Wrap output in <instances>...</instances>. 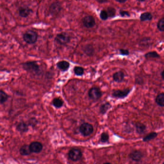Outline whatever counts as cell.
Here are the masks:
<instances>
[{"label": "cell", "instance_id": "cell-1", "mask_svg": "<svg viewBox=\"0 0 164 164\" xmlns=\"http://www.w3.org/2000/svg\"><path fill=\"white\" fill-rule=\"evenodd\" d=\"M22 65L23 68L28 72L37 75L40 73V66L36 61L26 62Z\"/></svg>", "mask_w": 164, "mask_h": 164}, {"label": "cell", "instance_id": "cell-2", "mask_svg": "<svg viewBox=\"0 0 164 164\" xmlns=\"http://www.w3.org/2000/svg\"><path fill=\"white\" fill-rule=\"evenodd\" d=\"M38 35L36 32L33 30H29L23 34V40L27 44H33L37 41Z\"/></svg>", "mask_w": 164, "mask_h": 164}, {"label": "cell", "instance_id": "cell-3", "mask_svg": "<svg viewBox=\"0 0 164 164\" xmlns=\"http://www.w3.org/2000/svg\"><path fill=\"white\" fill-rule=\"evenodd\" d=\"M70 37L69 35L66 33H60L56 36L55 41L60 45H65L70 41Z\"/></svg>", "mask_w": 164, "mask_h": 164}, {"label": "cell", "instance_id": "cell-4", "mask_svg": "<svg viewBox=\"0 0 164 164\" xmlns=\"http://www.w3.org/2000/svg\"><path fill=\"white\" fill-rule=\"evenodd\" d=\"M102 96V93L101 91L98 87H92L89 91V97L92 100H98Z\"/></svg>", "mask_w": 164, "mask_h": 164}, {"label": "cell", "instance_id": "cell-5", "mask_svg": "<svg viewBox=\"0 0 164 164\" xmlns=\"http://www.w3.org/2000/svg\"><path fill=\"white\" fill-rule=\"evenodd\" d=\"M80 131L84 136H87L92 134L93 131V128L90 124L84 123L80 126Z\"/></svg>", "mask_w": 164, "mask_h": 164}, {"label": "cell", "instance_id": "cell-6", "mask_svg": "<svg viewBox=\"0 0 164 164\" xmlns=\"http://www.w3.org/2000/svg\"><path fill=\"white\" fill-rule=\"evenodd\" d=\"M69 157L74 161H77L82 157V153L80 150L77 149H71L68 153Z\"/></svg>", "mask_w": 164, "mask_h": 164}, {"label": "cell", "instance_id": "cell-7", "mask_svg": "<svg viewBox=\"0 0 164 164\" xmlns=\"http://www.w3.org/2000/svg\"><path fill=\"white\" fill-rule=\"evenodd\" d=\"M130 91L131 90L129 89H127L124 90H117L113 92L112 96L116 98H124L129 94Z\"/></svg>", "mask_w": 164, "mask_h": 164}, {"label": "cell", "instance_id": "cell-8", "mask_svg": "<svg viewBox=\"0 0 164 164\" xmlns=\"http://www.w3.org/2000/svg\"><path fill=\"white\" fill-rule=\"evenodd\" d=\"M62 9L61 4L59 2H54L51 4L49 8V12L53 16L58 14Z\"/></svg>", "mask_w": 164, "mask_h": 164}, {"label": "cell", "instance_id": "cell-9", "mask_svg": "<svg viewBox=\"0 0 164 164\" xmlns=\"http://www.w3.org/2000/svg\"><path fill=\"white\" fill-rule=\"evenodd\" d=\"M82 23L86 28H93L96 25V20L93 16H87L84 17Z\"/></svg>", "mask_w": 164, "mask_h": 164}, {"label": "cell", "instance_id": "cell-10", "mask_svg": "<svg viewBox=\"0 0 164 164\" xmlns=\"http://www.w3.org/2000/svg\"><path fill=\"white\" fill-rule=\"evenodd\" d=\"M29 146L32 153H39L41 152L42 149V145L39 142L35 141L32 142V144L29 145Z\"/></svg>", "mask_w": 164, "mask_h": 164}, {"label": "cell", "instance_id": "cell-11", "mask_svg": "<svg viewBox=\"0 0 164 164\" xmlns=\"http://www.w3.org/2000/svg\"><path fill=\"white\" fill-rule=\"evenodd\" d=\"M32 10L28 7H21L18 10V14L22 17H26L32 12Z\"/></svg>", "mask_w": 164, "mask_h": 164}, {"label": "cell", "instance_id": "cell-12", "mask_svg": "<svg viewBox=\"0 0 164 164\" xmlns=\"http://www.w3.org/2000/svg\"><path fill=\"white\" fill-rule=\"evenodd\" d=\"M57 68L62 71H65L68 70L70 66V64L66 61H60L56 64Z\"/></svg>", "mask_w": 164, "mask_h": 164}, {"label": "cell", "instance_id": "cell-13", "mask_svg": "<svg viewBox=\"0 0 164 164\" xmlns=\"http://www.w3.org/2000/svg\"><path fill=\"white\" fill-rule=\"evenodd\" d=\"M20 152L22 156H28L32 153L30 149V146L28 145H24L21 147Z\"/></svg>", "mask_w": 164, "mask_h": 164}, {"label": "cell", "instance_id": "cell-14", "mask_svg": "<svg viewBox=\"0 0 164 164\" xmlns=\"http://www.w3.org/2000/svg\"><path fill=\"white\" fill-rule=\"evenodd\" d=\"M129 157L132 160L139 161L142 158V154L141 152L140 151H135L130 153Z\"/></svg>", "mask_w": 164, "mask_h": 164}, {"label": "cell", "instance_id": "cell-15", "mask_svg": "<svg viewBox=\"0 0 164 164\" xmlns=\"http://www.w3.org/2000/svg\"><path fill=\"white\" fill-rule=\"evenodd\" d=\"M124 74L122 72L118 71L117 72L114 74L113 78L115 82H121L124 80Z\"/></svg>", "mask_w": 164, "mask_h": 164}, {"label": "cell", "instance_id": "cell-16", "mask_svg": "<svg viewBox=\"0 0 164 164\" xmlns=\"http://www.w3.org/2000/svg\"><path fill=\"white\" fill-rule=\"evenodd\" d=\"M156 103L160 106H164V93L158 94L156 99Z\"/></svg>", "mask_w": 164, "mask_h": 164}, {"label": "cell", "instance_id": "cell-17", "mask_svg": "<svg viewBox=\"0 0 164 164\" xmlns=\"http://www.w3.org/2000/svg\"><path fill=\"white\" fill-rule=\"evenodd\" d=\"M153 18V16L151 13L149 12H145L142 13L141 17L140 20L141 21H145L151 20Z\"/></svg>", "mask_w": 164, "mask_h": 164}, {"label": "cell", "instance_id": "cell-18", "mask_svg": "<svg viewBox=\"0 0 164 164\" xmlns=\"http://www.w3.org/2000/svg\"><path fill=\"white\" fill-rule=\"evenodd\" d=\"M63 101L62 100L59 98H56L53 101V104L56 108H61L63 105Z\"/></svg>", "mask_w": 164, "mask_h": 164}, {"label": "cell", "instance_id": "cell-19", "mask_svg": "<svg viewBox=\"0 0 164 164\" xmlns=\"http://www.w3.org/2000/svg\"><path fill=\"white\" fill-rule=\"evenodd\" d=\"M17 129L20 132H27L28 131V126L26 123L21 122L17 126Z\"/></svg>", "mask_w": 164, "mask_h": 164}, {"label": "cell", "instance_id": "cell-20", "mask_svg": "<svg viewBox=\"0 0 164 164\" xmlns=\"http://www.w3.org/2000/svg\"><path fill=\"white\" fill-rule=\"evenodd\" d=\"M0 96H1V104H3L5 103L9 98V96L3 90L0 91Z\"/></svg>", "mask_w": 164, "mask_h": 164}, {"label": "cell", "instance_id": "cell-21", "mask_svg": "<svg viewBox=\"0 0 164 164\" xmlns=\"http://www.w3.org/2000/svg\"><path fill=\"white\" fill-rule=\"evenodd\" d=\"M74 72L77 76H81L84 73V69L80 66H75L74 68Z\"/></svg>", "mask_w": 164, "mask_h": 164}, {"label": "cell", "instance_id": "cell-22", "mask_svg": "<svg viewBox=\"0 0 164 164\" xmlns=\"http://www.w3.org/2000/svg\"><path fill=\"white\" fill-rule=\"evenodd\" d=\"M145 57L146 58H158L160 57V56L156 52H151L146 53L145 55Z\"/></svg>", "mask_w": 164, "mask_h": 164}, {"label": "cell", "instance_id": "cell-23", "mask_svg": "<svg viewBox=\"0 0 164 164\" xmlns=\"http://www.w3.org/2000/svg\"><path fill=\"white\" fill-rule=\"evenodd\" d=\"M156 133V132H152L151 133H150L148 135H147V136L145 137L143 139V141H149L150 140H153L157 136Z\"/></svg>", "mask_w": 164, "mask_h": 164}, {"label": "cell", "instance_id": "cell-24", "mask_svg": "<svg viewBox=\"0 0 164 164\" xmlns=\"http://www.w3.org/2000/svg\"><path fill=\"white\" fill-rule=\"evenodd\" d=\"M110 108V105L109 103H106L102 105L100 107V112L102 114L105 113L106 111Z\"/></svg>", "mask_w": 164, "mask_h": 164}, {"label": "cell", "instance_id": "cell-25", "mask_svg": "<svg viewBox=\"0 0 164 164\" xmlns=\"http://www.w3.org/2000/svg\"><path fill=\"white\" fill-rule=\"evenodd\" d=\"M136 127L138 132L139 133H142L144 132V130H145V129H146L145 126L144 125L141 124V123L137 124L136 125Z\"/></svg>", "mask_w": 164, "mask_h": 164}, {"label": "cell", "instance_id": "cell-26", "mask_svg": "<svg viewBox=\"0 0 164 164\" xmlns=\"http://www.w3.org/2000/svg\"><path fill=\"white\" fill-rule=\"evenodd\" d=\"M157 28L161 32H164V18H162L159 20L157 23Z\"/></svg>", "mask_w": 164, "mask_h": 164}, {"label": "cell", "instance_id": "cell-27", "mask_svg": "<svg viewBox=\"0 0 164 164\" xmlns=\"http://www.w3.org/2000/svg\"><path fill=\"white\" fill-rule=\"evenodd\" d=\"M108 17H115L116 15V11L115 9L113 8H109L108 9Z\"/></svg>", "mask_w": 164, "mask_h": 164}, {"label": "cell", "instance_id": "cell-28", "mask_svg": "<svg viewBox=\"0 0 164 164\" xmlns=\"http://www.w3.org/2000/svg\"><path fill=\"white\" fill-rule=\"evenodd\" d=\"M100 17L102 20H105L108 19L109 17L108 15V12L105 10H102L101 11L100 14Z\"/></svg>", "mask_w": 164, "mask_h": 164}, {"label": "cell", "instance_id": "cell-29", "mask_svg": "<svg viewBox=\"0 0 164 164\" xmlns=\"http://www.w3.org/2000/svg\"><path fill=\"white\" fill-rule=\"evenodd\" d=\"M109 139V136L106 133H103L101 136V141L103 142L108 141Z\"/></svg>", "mask_w": 164, "mask_h": 164}, {"label": "cell", "instance_id": "cell-30", "mask_svg": "<svg viewBox=\"0 0 164 164\" xmlns=\"http://www.w3.org/2000/svg\"><path fill=\"white\" fill-rule=\"evenodd\" d=\"M84 52L87 53V55L90 56V54H92L93 53V49H92V47L91 46H90V45L89 46H86V48H85V49L84 50Z\"/></svg>", "mask_w": 164, "mask_h": 164}, {"label": "cell", "instance_id": "cell-31", "mask_svg": "<svg viewBox=\"0 0 164 164\" xmlns=\"http://www.w3.org/2000/svg\"><path fill=\"white\" fill-rule=\"evenodd\" d=\"M120 15L122 17H129L130 14L128 11H120Z\"/></svg>", "mask_w": 164, "mask_h": 164}, {"label": "cell", "instance_id": "cell-32", "mask_svg": "<svg viewBox=\"0 0 164 164\" xmlns=\"http://www.w3.org/2000/svg\"><path fill=\"white\" fill-rule=\"evenodd\" d=\"M120 53L123 56H128L129 54V51L128 50L120 49Z\"/></svg>", "mask_w": 164, "mask_h": 164}, {"label": "cell", "instance_id": "cell-33", "mask_svg": "<svg viewBox=\"0 0 164 164\" xmlns=\"http://www.w3.org/2000/svg\"><path fill=\"white\" fill-rule=\"evenodd\" d=\"M117 2H118V3H125V2H126V1H125V0H123V1H122V0H121V1H119V0H118V1H117Z\"/></svg>", "mask_w": 164, "mask_h": 164}, {"label": "cell", "instance_id": "cell-34", "mask_svg": "<svg viewBox=\"0 0 164 164\" xmlns=\"http://www.w3.org/2000/svg\"><path fill=\"white\" fill-rule=\"evenodd\" d=\"M97 2L100 3H106V2H108V1H101V0H100V1H97Z\"/></svg>", "mask_w": 164, "mask_h": 164}, {"label": "cell", "instance_id": "cell-35", "mask_svg": "<svg viewBox=\"0 0 164 164\" xmlns=\"http://www.w3.org/2000/svg\"><path fill=\"white\" fill-rule=\"evenodd\" d=\"M162 77L163 80H164V70L162 73Z\"/></svg>", "mask_w": 164, "mask_h": 164}, {"label": "cell", "instance_id": "cell-36", "mask_svg": "<svg viewBox=\"0 0 164 164\" xmlns=\"http://www.w3.org/2000/svg\"><path fill=\"white\" fill-rule=\"evenodd\" d=\"M110 164V163H105V164Z\"/></svg>", "mask_w": 164, "mask_h": 164}, {"label": "cell", "instance_id": "cell-37", "mask_svg": "<svg viewBox=\"0 0 164 164\" xmlns=\"http://www.w3.org/2000/svg\"><path fill=\"white\" fill-rule=\"evenodd\" d=\"M163 164H164V163H163Z\"/></svg>", "mask_w": 164, "mask_h": 164}, {"label": "cell", "instance_id": "cell-38", "mask_svg": "<svg viewBox=\"0 0 164 164\" xmlns=\"http://www.w3.org/2000/svg\"><path fill=\"white\" fill-rule=\"evenodd\" d=\"M163 2H164V1H163Z\"/></svg>", "mask_w": 164, "mask_h": 164}]
</instances>
